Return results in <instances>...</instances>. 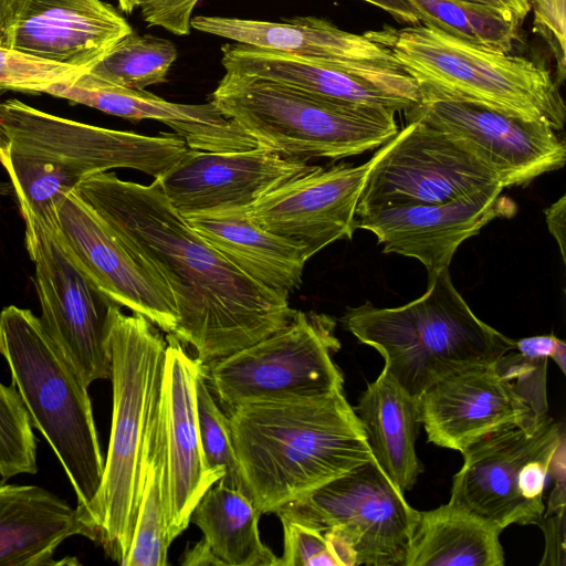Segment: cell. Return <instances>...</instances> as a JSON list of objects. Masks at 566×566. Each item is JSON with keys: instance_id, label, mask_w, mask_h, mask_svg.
Segmentation results:
<instances>
[{"instance_id": "obj_34", "label": "cell", "mask_w": 566, "mask_h": 566, "mask_svg": "<svg viewBox=\"0 0 566 566\" xmlns=\"http://www.w3.org/2000/svg\"><path fill=\"white\" fill-rule=\"evenodd\" d=\"M25 406L15 388L0 382V476L35 473L36 442Z\"/></svg>"}, {"instance_id": "obj_40", "label": "cell", "mask_w": 566, "mask_h": 566, "mask_svg": "<svg viewBox=\"0 0 566 566\" xmlns=\"http://www.w3.org/2000/svg\"><path fill=\"white\" fill-rule=\"evenodd\" d=\"M515 349L532 358H552L566 373V345L554 335H537L515 340Z\"/></svg>"}, {"instance_id": "obj_24", "label": "cell", "mask_w": 566, "mask_h": 566, "mask_svg": "<svg viewBox=\"0 0 566 566\" xmlns=\"http://www.w3.org/2000/svg\"><path fill=\"white\" fill-rule=\"evenodd\" d=\"M197 31L235 43L317 61H356L399 65L388 49L366 34H355L315 17H294L283 22L197 15Z\"/></svg>"}, {"instance_id": "obj_46", "label": "cell", "mask_w": 566, "mask_h": 566, "mask_svg": "<svg viewBox=\"0 0 566 566\" xmlns=\"http://www.w3.org/2000/svg\"><path fill=\"white\" fill-rule=\"evenodd\" d=\"M119 9L125 13H132L138 8V0H117Z\"/></svg>"}, {"instance_id": "obj_33", "label": "cell", "mask_w": 566, "mask_h": 566, "mask_svg": "<svg viewBox=\"0 0 566 566\" xmlns=\"http://www.w3.org/2000/svg\"><path fill=\"white\" fill-rule=\"evenodd\" d=\"M196 412L207 467L222 475L219 481L223 484L245 493L228 416L210 391L202 369L196 379Z\"/></svg>"}, {"instance_id": "obj_9", "label": "cell", "mask_w": 566, "mask_h": 566, "mask_svg": "<svg viewBox=\"0 0 566 566\" xmlns=\"http://www.w3.org/2000/svg\"><path fill=\"white\" fill-rule=\"evenodd\" d=\"M335 319L295 311L268 337L227 357L202 364V374L224 412L244 405L292 402L343 390L333 355L340 348Z\"/></svg>"}, {"instance_id": "obj_20", "label": "cell", "mask_w": 566, "mask_h": 566, "mask_svg": "<svg viewBox=\"0 0 566 566\" xmlns=\"http://www.w3.org/2000/svg\"><path fill=\"white\" fill-rule=\"evenodd\" d=\"M132 31L103 0H8L1 46L88 71Z\"/></svg>"}, {"instance_id": "obj_11", "label": "cell", "mask_w": 566, "mask_h": 566, "mask_svg": "<svg viewBox=\"0 0 566 566\" xmlns=\"http://www.w3.org/2000/svg\"><path fill=\"white\" fill-rule=\"evenodd\" d=\"M418 513L371 459L274 514L333 532L349 547L356 566H403Z\"/></svg>"}, {"instance_id": "obj_1", "label": "cell", "mask_w": 566, "mask_h": 566, "mask_svg": "<svg viewBox=\"0 0 566 566\" xmlns=\"http://www.w3.org/2000/svg\"><path fill=\"white\" fill-rule=\"evenodd\" d=\"M74 191L168 283L179 321L172 333L202 364L227 357L284 327L289 293L252 280L197 233L154 179L99 172Z\"/></svg>"}, {"instance_id": "obj_42", "label": "cell", "mask_w": 566, "mask_h": 566, "mask_svg": "<svg viewBox=\"0 0 566 566\" xmlns=\"http://www.w3.org/2000/svg\"><path fill=\"white\" fill-rule=\"evenodd\" d=\"M489 8L520 25L531 10L530 0H459Z\"/></svg>"}, {"instance_id": "obj_28", "label": "cell", "mask_w": 566, "mask_h": 566, "mask_svg": "<svg viewBox=\"0 0 566 566\" xmlns=\"http://www.w3.org/2000/svg\"><path fill=\"white\" fill-rule=\"evenodd\" d=\"M501 532L450 502L419 511L403 566H503Z\"/></svg>"}, {"instance_id": "obj_32", "label": "cell", "mask_w": 566, "mask_h": 566, "mask_svg": "<svg viewBox=\"0 0 566 566\" xmlns=\"http://www.w3.org/2000/svg\"><path fill=\"white\" fill-rule=\"evenodd\" d=\"M422 22L455 38L510 53L518 25L500 13L459 0H407Z\"/></svg>"}, {"instance_id": "obj_7", "label": "cell", "mask_w": 566, "mask_h": 566, "mask_svg": "<svg viewBox=\"0 0 566 566\" xmlns=\"http://www.w3.org/2000/svg\"><path fill=\"white\" fill-rule=\"evenodd\" d=\"M0 355L32 427L45 438L64 469L81 515L98 492L105 461L88 386L40 317L28 308L9 305L0 312Z\"/></svg>"}, {"instance_id": "obj_8", "label": "cell", "mask_w": 566, "mask_h": 566, "mask_svg": "<svg viewBox=\"0 0 566 566\" xmlns=\"http://www.w3.org/2000/svg\"><path fill=\"white\" fill-rule=\"evenodd\" d=\"M210 102L259 146L307 161L357 156L399 132L394 111L337 103L252 75L226 72Z\"/></svg>"}, {"instance_id": "obj_25", "label": "cell", "mask_w": 566, "mask_h": 566, "mask_svg": "<svg viewBox=\"0 0 566 566\" xmlns=\"http://www.w3.org/2000/svg\"><path fill=\"white\" fill-rule=\"evenodd\" d=\"M191 228L258 283L290 293L302 283L306 250L252 222L240 208L182 216Z\"/></svg>"}, {"instance_id": "obj_17", "label": "cell", "mask_w": 566, "mask_h": 566, "mask_svg": "<svg viewBox=\"0 0 566 566\" xmlns=\"http://www.w3.org/2000/svg\"><path fill=\"white\" fill-rule=\"evenodd\" d=\"M374 163L317 166L240 208L262 229L303 247L311 258L328 244L352 239L357 205Z\"/></svg>"}, {"instance_id": "obj_12", "label": "cell", "mask_w": 566, "mask_h": 566, "mask_svg": "<svg viewBox=\"0 0 566 566\" xmlns=\"http://www.w3.org/2000/svg\"><path fill=\"white\" fill-rule=\"evenodd\" d=\"M496 187L503 188L494 172L461 144L411 120L374 155L356 213L443 203Z\"/></svg>"}, {"instance_id": "obj_41", "label": "cell", "mask_w": 566, "mask_h": 566, "mask_svg": "<svg viewBox=\"0 0 566 566\" xmlns=\"http://www.w3.org/2000/svg\"><path fill=\"white\" fill-rule=\"evenodd\" d=\"M538 526L542 527L546 538L544 558L541 565H556L560 558L564 564L565 556V510L544 514Z\"/></svg>"}, {"instance_id": "obj_13", "label": "cell", "mask_w": 566, "mask_h": 566, "mask_svg": "<svg viewBox=\"0 0 566 566\" xmlns=\"http://www.w3.org/2000/svg\"><path fill=\"white\" fill-rule=\"evenodd\" d=\"M35 266L41 322L84 382L111 378L109 326L117 305L83 273L54 227L25 228Z\"/></svg>"}, {"instance_id": "obj_21", "label": "cell", "mask_w": 566, "mask_h": 566, "mask_svg": "<svg viewBox=\"0 0 566 566\" xmlns=\"http://www.w3.org/2000/svg\"><path fill=\"white\" fill-rule=\"evenodd\" d=\"M496 187L460 200L371 209L356 213L355 229L370 231L384 253L417 259L428 280L444 269L467 239L496 218H511L515 202Z\"/></svg>"}, {"instance_id": "obj_38", "label": "cell", "mask_w": 566, "mask_h": 566, "mask_svg": "<svg viewBox=\"0 0 566 566\" xmlns=\"http://www.w3.org/2000/svg\"><path fill=\"white\" fill-rule=\"evenodd\" d=\"M535 30L547 41L558 63L559 81L565 74L566 0H530Z\"/></svg>"}, {"instance_id": "obj_6", "label": "cell", "mask_w": 566, "mask_h": 566, "mask_svg": "<svg viewBox=\"0 0 566 566\" xmlns=\"http://www.w3.org/2000/svg\"><path fill=\"white\" fill-rule=\"evenodd\" d=\"M389 50L420 94L482 104L563 130L566 108L549 71L523 56L475 44L428 23L365 33Z\"/></svg>"}, {"instance_id": "obj_47", "label": "cell", "mask_w": 566, "mask_h": 566, "mask_svg": "<svg viewBox=\"0 0 566 566\" xmlns=\"http://www.w3.org/2000/svg\"><path fill=\"white\" fill-rule=\"evenodd\" d=\"M8 0H0V46L2 44L3 23Z\"/></svg>"}, {"instance_id": "obj_16", "label": "cell", "mask_w": 566, "mask_h": 566, "mask_svg": "<svg viewBox=\"0 0 566 566\" xmlns=\"http://www.w3.org/2000/svg\"><path fill=\"white\" fill-rule=\"evenodd\" d=\"M226 72L290 85L343 104L406 112L421 98L419 87L400 65L356 61H317L241 43L221 48Z\"/></svg>"}, {"instance_id": "obj_14", "label": "cell", "mask_w": 566, "mask_h": 566, "mask_svg": "<svg viewBox=\"0 0 566 566\" xmlns=\"http://www.w3.org/2000/svg\"><path fill=\"white\" fill-rule=\"evenodd\" d=\"M461 144L494 172L503 188L525 186L564 167L566 146L549 125L482 104L421 95L405 112Z\"/></svg>"}, {"instance_id": "obj_22", "label": "cell", "mask_w": 566, "mask_h": 566, "mask_svg": "<svg viewBox=\"0 0 566 566\" xmlns=\"http://www.w3.org/2000/svg\"><path fill=\"white\" fill-rule=\"evenodd\" d=\"M420 423L433 444L463 452L500 430L537 424L530 406L493 364L453 374L417 399Z\"/></svg>"}, {"instance_id": "obj_29", "label": "cell", "mask_w": 566, "mask_h": 566, "mask_svg": "<svg viewBox=\"0 0 566 566\" xmlns=\"http://www.w3.org/2000/svg\"><path fill=\"white\" fill-rule=\"evenodd\" d=\"M262 514L240 489L217 481L195 506L190 522L223 566H276L277 557L259 534Z\"/></svg>"}, {"instance_id": "obj_4", "label": "cell", "mask_w": 566, "mask_h": 566, "mask_svg": "<svg viewBox=\"0 0 566 566\" xmlns=\"http://www.w3.org/2000/svg\"><path fill=\"white\" fill-rule=\"evenodd\" d=\"M113 413L102 482L78 515L83 536L123 566L135 528L149 428L158 410L166 338L146 317L111 313Z\"/></svg>"}, {"instance_id": "obj_3", "label": "cell", "mask_w": 566, "mask_h": 566, "mask_svg": "<svg viewBox=\"0 0 566 566\" xmlns=\"http://www.w3.org/2000/svg\"><path fill=\"white\" fill-rule=\"evenodd\" d=\"M245 493L261 514L374 459L344 389L326 397L240 406L226 413Z\"/></svg>"}, {"instance_id": "obj_31", "label": "cell", "mask_w": 566, "mask_h": 566, "mask_svg": "<svg viewBox=\"0 0 566 566\" xmlns=\"http://www.w3.org/2000/svg\"><path fill=\"white\" fill-rule=\"evenodd\" d=\"M177 59L175 44L133 31L116 42L88 72L104 81L133 90L164 83Z\"/></svg>"}, {"instance_id": "obj_27", "label": "cell", "mask_w": 566, "mask_h": 566, "mask_svg": "<svg viewBox=\"0 0 566 566\" xmlns=\"http://www.w3.org/2000/svg\"><path fill=\"white\" fill-rule=\"evenodd\" d=\"M376 463L402 492L416 484L423 467L416 452L420 427L417 399L382 369L354 408Z\"/></svg>"}, {"instance_id": "obj_30", "label": "cell", "mask_w": 566, "mask_h": 566, "mask_svg": "<svg viewBox=\"0 0 566 566\" xmlns=\"http://www.w3.org/2000/svg\"><path fill=\"white\" fill-rule=\"evenodd\" d=\"M170 544L164 440L157 410L146 439L136 523L123 566H165Z\"/></svg>"}, {"instance_id": "obj_19", "label": "cell", "mask_w": 566, "mask_h": 566, "mask_svg": "<svg viewBox=\"0 0 566 566\" xmlns=\"http://www.w3.org/2000/svg\"><path fill=\"white\" fill-rule=\"evenodd\" d=\"M158 402L167 483V532L170 543L189 525L205 493L222 478L205 461L196 412V379L202 363L167 334Z\"/></svg>"}, {"instance_id": "obj_10", "label": "cell", "mask_w": 566, "mask_h": 566, "mask_svg": "<svg viewBox=\"0 0 566 566\" xmlns=\"http://www.w3.org/2000/svg\"><path fill=\"white\" fill-rule=\"evenodd\" d=\"M564 441V424L549 416L482 438L462 452L449 502L501 531L512 524L538 525L549 465Z\"/></svg>"}, {"instance_id": "obj_36", "label": "cell", "mask_w": 566, "mask_h": 566, "mask_svg": "<svg viewBox=\"0 0 566 566\" xmlns=\"http://www.w3.org/2000/svg\"><path fill=\"white\" fill-rule=\"evenodd\" d=\"M547 360L548 358L524 356L514 348L493 363L497 373L513 387L539 420L548 416Z\"/></svg>"}, {"instance_id": "obj_39", "label": "cell", "mask_w": 566, "mask_h": 566, "mask_svg": "<svg viewBox=\"0 0 566 566\" xmlns=\"http://www.w3.org/2000/svg\"><path fill=\"white\" fill-rule=\"evenodd\" d=\"M200 0H138L145 22L166 29L176 35H187L192 12Z\"/></svg>"}, {"instance_id": "obj_35", "label": "cell", "mask_w": 566, "mask_h": 566, "mask_svg": "<svg viewBox=\"0 0 566 566\" xmlns=\"http://www.w3.org/2000/svg\"><path fill=\"white\" fill-rule=\"evenodd\" d=\"M86 70L57 64L0 46V90L41 94L60 82L75 80Z\"/></svg>"}, {"instance_id": "obj_18", "label": "cell", "mask_w": 566, "mask_h": 566, "mask_svg": "<svg viewBox=\"0 0 566 566\" xmlns=\"http://www.w3.org/2000/svg\"><path fill=\"white\" fill-rule=\"evenodd\" d=\"M315 167L307 160L285 157L263 146L238 151L188 148L155 180L171 206L181 216H189L247 208Z\"/></svg>"}, {"instance_id": "obj_2", "label": "cell", "mask_w": 566, "mask_h": 566, "mask_svg": "<svg viewBox=\"0 0 566 566\" xmlns=\"http://www.w3.org/2000/svg\"><path fill=\"white\" fill-rule=\"evenodd\" d=\"M188 149L176 134L146 136L63 118L0 98V164L25 228L54 227L64 196L90 176L130 168L154 179Z\"/></svg>"}, {"instance_id": "obj_37", "label": "cell", "mask_w": 566, "mask_h": 566, "mask_svg": "<svg viewBox=\"0 0 566 566\" xmlns=\"http://www.w3.org/2000/svg\"><path fill=\"white\" fill-rule=\"evenodd\" d=\"M280 520L284 549L276 566H339L323 533L295 521Z\"/></svg>"}, {"instance_id": "obj_23", "label": "cell", "mask_w": 566, "mask_h": 566, "mask_svg": "<svg viewBox=\"0 0 566 566\" xmlns=\"http://www.w3.org/2000/svg\"><path fill=\"white\" fill-rule=\"evenodd\" d=\"M45 94L130 120L161 122L172 128L189 149L195 150H223L232 125V120L211 102H169L145 90H133L104 81L88 71L73 81L50 85Z\"/></svg>"}, {"instance_id": "obj_5", "label": "cell", "mask_w": 566, "mask_h": 566, "mask_svg": "<svg viewBox=\"0 0 566 566\" xmlns=\"http://www.w3.org/2000/svg\"><path fill=\"white\" fill-rule=\"evenodd\" d=\"M344 327L384 358V370L412 398L462 370L490 365L515 340L481 321L444 269L419 298L398 307H349Z\"/></svg>"}, {"instance_id": "obj_44", "label": "cell", "mask_w": 566, "mask_h": 566, "mask_svg": "<svg viewBox=\"0 0 566 566\" xmlns=\"http://www.w3.org/2000/svg\"><path fill=\"white\" fill-rule=\"evenodd\" d=\"M384 11L401 23L417 24L421 22L420 15L407 0H364Z\"/></svg>"}, {"instance_id": "obj_45", "label": "cell", "mask_w": 566, "mask_h": 566, "mask_svg": "<svg viewBox=\"0 0 566 566\" xmlns=\"http://www.w3.org/2000/svg\"><path fill=\"white\" fill-rule=\"evenodd\" d=\"M180 563L188 566L221 565L203 538L186 549Z\"/></svg>"}, {"instance_id": "obj_26", "label": "cell", "mask_w": 566, "mask_h": 566, "mask_svg": "<svg viewBox=\"0 0 566 566\" xmlns=\"http://www.w3.org/2000/svg\"><path fill=\"white\" fill-rule=\"evenodd\" d=\"M73 535H83L76 507L39 485L0 481V566L54 565Z\"/></svg>"}, {"instance_id": "obj_15", "label": "cell", "mask_w": 566, "mask_h": 566, "mask_svg": "<svg viewBox=\"0 0 566 566\" xmlns=\"http://www.w3.org/2000/svg\"><path fill=\"white\" fill-rule=\"evenodd\" d=\"M54 232L88 280L109 300L172 334L179 315L164 276L127 247L78 195L56 208Z\"/></svg>"}, {"instance_id": "obj_43", "label": "cell", "mask_w": 566, "mask_h": 566, "mask_svg": "<svg viewBox=\"0 0 566 566\" xmlns=\"http://www.w3.org/2000/svg\"><path fill=\"white\" fill-rule=\"evenodd\" d=\"M545 220L549 233L558 243L563 262L566 261L565 243V220H566V196L563 195L556 202L544 210Z\"/></svg>"}]
</instances>
